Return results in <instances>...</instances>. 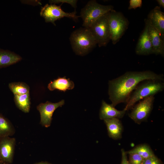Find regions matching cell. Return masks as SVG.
<instances>
[{
	"instance_id": "1",
	"label": "cell",
	"mask_w": 164,
	"mask_h": 164,
	"mask_svg": "<svg viewBox=\"0 0 164 164\" xmlns=\"http://www.w3.org/2000/svg\"><path fill=\"white\" fill-rule=\"evenodd\" d=\"M147 80H164L162 74L150 70L128 71L108 82V94L111 104L115 107L122 103H126L131 94L137 85Z\"/></svg>"
},
{
	"instance_id": "2",
	"label": "cell",
	"mask_w": 164,
	"mask_h": 164,
	"mask_svg": "<svg viewBox=\"0 0 164 164\" xmlns=\"http://www.w3.org/2000/svg\"><path fill=\"white\" fill-rule=\"evenodd\" d=\"M137 85L130 96L124 108L126 111L132 108L138 101L149 96H154L164 89L162 81L147 80Z\"/></svg>"
},
{
	"instance_id": "3",
	"label": "cell",
	"mask_w": 164,
	"mask_h": 164,
	"mask_svg": "<svg viewBox=\"0 0 164 164\" xmlns=\"http://www.w3.org/2000/svg\"><path fill=\"white\" fill-rule=\"evenodd\" d=\"M70 40L74 52L80 56L87 54L97 44L89 29L85 27L74 31L70 35Z\"/></svg>"
},
{
	"instance_id": "4",
	"label": "cell",
	"mask_w": 164,
	"mask_h": 164,
	"mask_svg": "<svg viewBox=\"0 0 164 164\" xmlns=\"http://www.w3.org/2000/svg\"><path fill=\"white\" fill-rule=\"evenodd\" d=\"M111 5H103L96 0L89 1L82 8L80 17L83 21V26L88 28L98 19L114 9Z\"/></svg>"
},
{
	"instance_id": "5",
	"label": "cell",
	"mask_w": 164,
	"mask_h": 164,
	"mask_svg": "<svg viewBox=\"0 0 164 164\" xmlns=\"http://www.w3.org/2000/svg\"><path fill=\"white\" fill-rule=\"evenodd\" d=\"M109 12L98 19L88 28L99 47L106 46L111 40L108 19Z\"/></svg>"
},
{
	"instance_id": "6",
	"label": "cell",
	"mask_w": 164,
	"mask_h": 164,
	"mask_svg": "<svg viewBox=\"0 0 164 164\" xmlns=\"http://www.w3.org/2000/svg\"><path fill=\"white\" fill-rule=\"evenodd\" d=\"M108 19L111 40L115 44L128 28L129 22L122 13L114 9L109 12Z\"/></svg>"
},
{
	"instance_id": "7",
	"label": "cell",
	"mask_w": 164,
	"mask_h": 164,
	"mask_svg": "<svg viewBox=\"0 0 164 164\" xmlns=\"http://www.w3.org/2000/svg\"><path fill=\"white\" fill-rule=\"evenodd\" d=\"M58 6L54 4H46L42 7L40 15L45 19L46 22H51L56 26L55 21L63 17H68L76 22L80 16L76 15V11L68 13L64 12L61 8V5Z\"/></svg>"
},
{
	"instance_id": "8",
	"label": "cell",
	"mask_w": 164,
	"mask_h": 164,
	"mask_svg": "<svg viewBox=\"0 0 164 164\" xmlns=\"http://www.w3.org/2000/svg\"><path fill=\"white\" fill-rule=\"evenodd\" d=\"M154 99V96H151L139 101L132 108L129 117L138 124L146 121L152 109Z\"/></svg>"
},
{
	"instance_id": "9",
	"label": "cell",
	"mask_w": 164,
	"mask_h": 164,
	"mask_svg": "<svg viewBox=\"0 0 164 164\" xmlns=\"http://www.w3.org/2000/svg\"><path fill=\"white\" fill-rule=\"evenodd\" d=\"M64 104V100H62L58 102L53 103L47 101L41 103L37 107L40 116V124L46 128L51 125L52 116L55 111L58 107H61Z\"/></svg>"
},
{
	"instance_id": "10",
	"label": "cell",
	"mask_w": 164,
	"mask_h": 164,
	"mask_svg": "<svg viewBox=\"0 0 164 164\" xmlns=\"http://www.w3.org/2000/svg\"><path fill=\"white\" fill-rule=\"evenodd\" d=\"M15 140L14 138L6 137L0 138V161L5 164L12 161Z\"/></svg>"
},
{
	"instance_id": "11",
	"label": "cell",
	"mask_w": 164,
	"mask_h": 164,
	"mask_svg": "<svg viewBox=\"0 0 164 164\" xmlns=\"http://www.w3.org/2000/svg\"><path fill=\"white\" fill-rule=\"evenodd\" d=\"M145 21V27L139 37L135 49V53L138 55H147L153 54L148 23L146 19Z\"/></svg>"
},
{
	"instance_id": "12",
	"label": "cell",
	"mask_w": 164,
	"mask_h": 164,
	"mask_svg": "<svg viewBox=\"0 0 164 164\" xmlns=\"http://www.w3.org/2000/svg\"><path fill=\"white\" fill-rule=\"evenodd\" d=\"M148 24L149 34L151 40L153 54L164 55V37L146 19Z\"/></svg>"
},
{
	"instance_id": "13",
	"label": "cell",
	"mask_w": 164,
	"mask_h": 164,
	"mask_svg": "<svg viewBox=\"0 0 164 164\" xmlns=\"http://www.w3.org/2000/svg\"><path fill=\"white\" fill-rule=\"evenodd\" d=\"M147 19L164 37V13L156 6L149 13Z\"/></svg>"
},
{
	"instance_id": "14",
	"label": "cell",
	"mask_w": 164,
	"mask_h": 164,
	"mask_svg": "<svg viewBox=\"0 0 164 164\" xmlns=\"http://www.w3.org/2000/svg\"><path fill=\"white\" fill-rule=\"evenodd\" d=\"M126 112L124 109L118 110L111 104L103 100L99 111V118L100 119L103 120L113 118L120 119L124 116Z\"/></svg>"
},
{
	"instance_id": "15",
	"label": "cell",
	"mask_w": 164,
	"mask_h": 164,
	"mask_svg": "<svg viewBox=\"0 0 164 164\" xmlns=\"http://www.w3.org/2000/svg\"><path fill=\"white\" fill-rule=\"evenodd\" d=\"M104 120L107 126L109 137L114 140L121 138L123 128L119 119L113 118Z\"/></svg>"
},
{
	"instance_id": "16",
	"label": "cell",
	"mask_w": 164,
	"mask_h": 164,
	"mask_svg": "<svg viewBox=\"0 0 164 164\" xmlns=\"http://www.w3.org/2000/svg\"><path fill=\"white\" fill-rule=\"evenodd\" d=\"M74 87L73 82L66 77H58L53 81H50L48 85V88L51 91L55 90L65 92L67 90H72Z\"/></svg>"
},
{
	"instance_id": "17",
	"label": "cell",
	"mask_w": 164,
	"mask_h": 164,
	"mask_svg": "<svg viewBox=\"0 0 164 164\" xmlns=\"http://www.w3.org/2000/svg\"><path fill=\"white\" fill-rule=\"evenodd\" d=\"M22 59L21 56L14 52L0 49V68L15 64Z\"/></svg>"
},
{
	"instance_id": "18",
	"label": "cell",
	"mask_w": 164,
	"mask_h": 164,
	"mask_svg": "<svg viewBox=\"0 0 164 164\" xmlns=\"http://www.w3.org/2000/svg\"><path fill=\"white\" fill-rule=\"evenodd\" d=\"M14 101L19 109L25 113L29 112L31 104L29 93L21 95H14Z\"/></svg>"
},
{
	"instance_id": "19",
	"label": "cell",
	"mask_w": 164,
	"mask_h": 164,
	"mask_svg": "<svg viewBox=\"0 0 164 164\" xmlns=\"http://www.w3.org/2000/svg\"><path fill=\"white\" fill-rule=\"evenodd\" d=\"M14 132V128L11 122L0 114V138L9 137Z\"/></svg>"
},
{
	"instance_id": "20",
	"label": "cell",
	"mask_w": 164,
	"mask_h": 164,
	"mask_svg": "<svg viewBox=\"0 0 164 164\" xmlns=\"http://www.w3.org/2000/svg\"><path fill=\"white\" fill-rule=\"evenodd\" d=\"M127 154L136 153L142 157L144 159L155 155L150 147L146 144L136 146L132 149L126 152Z\"/></svg>"
},
{
	"instance_id": "21",
	"label": "cell",
	"mask_w": 164,
	"mask_h": 164,
	"mask_svg": "<svg viewBox=\"0 0 164 164\" xmlns=\"http://www.w3.org/2000/svg\"><path fill=\"white\" fill-rule=\"evenodd\" d=\"M9 87L14 95H21L29 93V87L22 82H14L9 84Z\"/></svg>"
},
{
	"instance_id": "22",
	"label": "cell",
	"mask_w": 164,
	"mask_h": 164,
	"mask_svg": "<svg viewBox=\"0 0 164 164\" xmlns=\"http://www.w3.org/2000/svg\"><path fill=\"white\" fill-rule=\"evenodd\" d=\"M128 160L130 164H142L144 159L140 155L136 153H130Z\"/></svg>"
},
{
	"instance_id": "23",
	"label": "cell",
	"mask_w": 164,
	"mask_h": 164,
	"mask_svg": "<svg viewBox=\"0 0 164 164\" xmlns=\"http://www.w3.org/2000/svg\"><path fill=\"white\" fill-rule=\"evenodd\" d=\"M142 164H163L161 160L155 155L144 159Z\"/></svg>"
},
{
	"instance_id": "24",
	"label": "cell",
	"mask_w": 164,
	"mask_h": 164,
	"mask_svg": "<svg viewBox=\"0 0 164 164\" xmlns=\"http://www.w3.org/2000/svg\"><path fill=\"white\" fill-rule=\"evenodd\" d=\"M77 0H50L49 2L50 4H54L61 3L62 4L63 3H67L70 4L73 8L76 9L77 7Z\"/></svg>"
},
{
	"instance_id": "25",
	"label": "cell",
	"mask_w": 164,
	"mask_h": 164,
	"mask_svg": "<svg viewBox=\"0 0 164 164\" xmlns=\"http://www.w3.org/2000/svg\"><path fill=\"white\" fill-rule=\"evenodd\" d=\"M142 4V0H130L129 1V5L128 8L129 10L135 9L137 8L141 7Z\"/></svg>"
},
{
	"instance_id": "26",
	"label": "cell",
	"mask_w": 164,
	"mask_h": 164,
	"mask_svg": "<svg viewBox=\"0 0 164 164\" xmlns=\"http://www.w3.org/2000/svg\"><path fill=\"white\" fill-rule=\"evenodd\" d=\"M121 164H130L128 159L127 153L124 149H121Z\"/></svg>"
},
{
	"instance_id": "27",
	"label": "cell",
	"mask_w": 164,
	"mask_h": 164,
	"mask_svg": "<svg viewBox=\"0 0 164 164\" xmlns=\"http://www.w3.org/2000/svg\"><path fill=\"white\" fill-rule=\"evenodd\" d=\"M160 7H162L164 8V0H156Z\"/></svg>"
},
{
	"instance_id": "28",
	"label": "cell",
	"mask_w": 164,
	"mask_h": 164,
	"mask_svg": "<svg viewBox=\"0 0 164 164\" xmlns=\"http://www.w3.org/2000/svg\"><path fill=\"white\" fill-rule=\"evenodd\" d=\"M35 164H51L49 163L48 162H42L37 163Z\"/></svg>"
},
{
	"instance_id": "29",
	"label": "cell",
	"mask_w": 164,
	"mask_h": 164,
	"mask_svg": "<svg viewBox=\"0 0 164 164\" xmlns=\"http://www.w3.org/2000/svg\"><path fill=\"white\" fill-rule=\"evenodd\" d=\"M2 162L0 161V164H2Z\"/></svg>"
}]
</instances>
